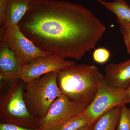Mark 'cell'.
Masks as SVG:
<instances>
[{"label": "cell", "mask_w": 130, "mask_h": 130, "mask_svg": "<svg viewBox=\"0 0 130 130\" xmlns=\"http://www.w3.org/2000/svg\"><path fill=\"white\" fill-rule=\"evenodd\" d=\"M66 59L53 54L36 58L23 66L21 79L27 83L44 74L59 72L75 64L74 61L66 60Z\"/></svg>", "instance_id": "ba28073f"}, {"label": "cell", "mask_w": 130, "mask_h": 130, "mask_svg": "<svg viewBox=\"0 0 130 130\" xmlns=\"http://www.w3.org/2000/svg\"><path fill=\"white\" fill-rule=\"evenodd\" d=\"M0 130H40L39 129H32L23 127L14 124L1 123Z\"/></svg>", "instance_id": "e0dca14e"}, {"label": "cell", "mask_w": 130, "mask_h": 130, "mask_svg": "<svg viewBox=\"0 0 130 130\" xmlns=\"http://www.w3.org/2000/svg\"><path fill=\"white\" fill-rule=\"evenodd\" d=\"M130 103L126 90L116 89L110 86L104 77L95 97L83 114L88 119L90 125H92L100 117L110 109Z\"/></svg>", "instance_id": "5b68a950"}, {"label": "cell", "mask_w": 130, "mask_h": 130, "mask_svg": "<svg viewBox=\"0 0 130 130\" xmlns=\"http://www.w3.org/2000/svg\"><path fill=\"white\" fill-rule=\"evenodd\" d=\"M88 125H90L88 119L83 113L68 119L57 130H78Z\"/></svg>", "instance_id": "5bb4252c"}, {"label": "cell", "mask_w": 130, "mask_h": 130, "mask_svg": "<svg viewBox=\"0 0 130 130\" xmlns=\"http://www.w3.org/2000/svg\"><path fill=\"white\" fill-rule=\"evenodd\" d=\"M104 79L116 89L127 90L130 85V59L121 63H110L105 68Z\"/></svg>", "instance_id": "30bf717a"}, {"label": "cell", "mask_w": 130, "mask_h": 130, "mask_svg": "<svg viewBox=\"0 0 130 130\" xmlns=\"http://www.w3.org/2000/svg\"><path fill=\"white\" fill-rule=\"evenodd\" d=\"M103 78L96 66L78 64L59 71L57 82L63 94L71 100L89 106Z\"/></svg>", "instance_id": "7a4b0ae2"}, {"label": "cell", "mask_w": 130, "mask_h": 130, "mask_svg": "<svg viewBox=\"0 0 130 130\" xmlns=\"http://www.w3.org/2000/svg\"><path fill=\"white\" fill-rule=\"evenodd\" d=\"M115 14L120 32L130 23V6L126 0H115L111 2L96 0Z\"/></svg>", "instance_id": "7c38bea8"}, {"label": "cell", "mask_w": 130, "mask_h": 130, "mask_svg": "<svg viewBox=\"0 0 130 130\" xmlns=\"http://www.w3.org/2000/svg\"><path fill=\"white\" fill-rule=\"evenodd\" d=\"M32 1L8 0L5 23L1 28V32L8 27L18 25L28 11Z\"/></svg>", "instance_id": "8fae6325"}, {"label": "cell", "mask_w": 130, "mask_h": 130, "mask_svg": "<svg viewBox=\"0 0 130 130\" xmlns=\"http://www.w3.org/2000/svg\"><path fill=\"white\" fill-rule=\"evenodd\" d=\"M110 55V52L107 49L100 48L95 49L93 52V59L99 64H104L109 59Z\"/></svg>", "instance_id": "2e32d148"}, {"label": "cell", "mask_w": 130, "mask_h": 130, "mask_svg": "<svg viewBox=\"0 0 130 130\" xmlns=\"http://www.w3.org/2000/svg\"><path fill=\"white\" fill-rule=\"evenodd\" d=\"M23 68L14 51L6 42L1 40L0 74L12 83L21 78Z\"/></svg>", "instance_id": "9c48e42d"}, {"label": "cell", "mask_w": 130, "mask_h": 130, "mask_svg": "<svg viewBox=\"0 0 130 130\" xmlns=\"http://www.w3.org/2000/svg\"><path fill=\"white\" fill-rule=\"evenodd\" d=\"M25 83L20 78L0 95V121L32 129L40 128V120L28 111L24 98Z\"/></svg>", "instance_id": "277c9868"}, {"label": "cell", "mask_w": 130, "mask_h": 130, "mask_svg": "<svg viewBox=\"0 0 130 130\" xmlns=\"http://www.w3.org/2000/svg\"><path fill=\"white\" fill-rule=\"evenodd\" d=\"M18 25L43 51L77 60L94 48L106 30L90 10L64 0H33Z\"/></svg>", "instance_id": "6da1fadb"}, {"label": "cell", "mask_w": 130, "mask_h": 130, "mask_svg": "<svg viewBox=\"0 0 130 130\" xmlns=\"http://www.w3.org/2000/svg\"><path fill=\"white\" fill-rule=\"evenodd\" d=\"M93 125H92L87 126L78 130H93Z\"/></svg>", "instance_id": "ffe728a7"}, {"label": "cell", "mask_w": 130, "mask_h": 130, "mask_svg": "<svg viewBox=\"0 0 130 130\" xmlns=\"http://www.w3.org/2000/svg\"><path fill=\"white\" fill-rule=\"evenodd\" d=\"M58 72L47 73L25 83L24 100L29 112L36 118H44L55 101L63 94L57 82Z\"/></svg>", "instance_id": "3957f363"}, {"label": "cell", "mask_w": 130, "mask_h": 130, "mask_svg": "<svg viewBox=\"0 0 130 130\" xmlns=\"http://www.w3.org/2000/svg\"><path fill=\"white\" fill-rule=\"evenodd\" d=\"M121 32L123 34L126 49L130 55V23L127 25Z\"/></svg>", "instance_id": "ac0fdd59"}, {"label": "cell", "mask_w": 130, "mask_h": 130, "mask_svg": "<svg viewBox=\"0 0 130 130\" xmlns=\"http://www.w3.org/2000/svg\"><path fill=\"white\" fill-rule=\"evenodd\" d=\"M126 90L127 91V92H128V95H129V97L130 100V85L129 86V88H128V89Z\"/></svg>", "instance_id": "44dd1931"}, {"label": "cell", "mask_w": 130, "mask_h": 130, "mask_svg": "<svg viewBox=\"0 0 130 130\" xmlns=\"http://www.w3.org/2000/svg\"><path fill=\"white\" fill-rule=\"evenodd\" d=\"M122 106L115 107L103 114L93 124V130H116Z\"/></svg>", "instance_id": "4fadbf2b"}, {"label": "cell", "mask_w": 130, "mask_h": 130, "mask_svg": "<svg viewBox=\"0 0 130 130\" xmlns=\"http://www.w3.org/2000/svg\"><path fill=\"white\" fill-rule=\"evenodd\" d=\"M116 130H130V108L122 106L121 115Z\"/></svg>", "instance_id": "9a60e30c"}, {"label": "cell", "mask_w": 130, "mask_h": 130, "mask_svg": "<svg viewBox=\"0 0 130 130\" xmlns=\"http://www.w3.org/2000/svg\"><path fill=\"white\" fill-rule=\"evenodd\" d=\"M1 40L6 42L14 51L23 66L36 58L51 54L37 46L21 32L18 25L8 27L1 32Z\"/></svg>", "instance_id": "52a82bcc"}, {"label": "cell", "mask_w": 130, "mask_h": 130, "mask_svg": "<svg viewBox=\"0 0 130 130\" xmlns=\"http://www.w3.org/2000/svg\"><path fill=\"white\" fill-rule=\"evenodd\" d=\"M88 106L62 94L55 101L44 118L40 120L39 129L57 130L68 119L83 113Z\"/></svg>", "instance_id": "8992f818"}, {"label": "cell", "mask_w": 130, "mask_h": 130, "mask_svg": "<svg viewBox=\"0 0 130 130\" xmlns=\"http://www.w3.org/2000/svg\"><path fill=\"white\" fill-rule=\"evenodd\" d=\"M8 0H0V24L3 25L6 18V10Z\"/></svg>", "instance_id": "d6986e66"}]
</instances>
